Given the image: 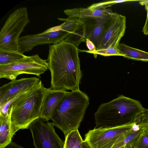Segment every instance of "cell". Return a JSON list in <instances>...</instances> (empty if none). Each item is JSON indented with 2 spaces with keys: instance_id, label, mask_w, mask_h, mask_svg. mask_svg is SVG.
I'll list each match as a JSON object with an SVG mask.
<instances>
[{
  "instance_id": "obj_5",
  "label": "cell",
  "mask_w": 148,
  "mask_h": 148,
  "mask_svg": "<svg viewBox=\"0 0 148 148\" xmlns=\"http://www.w3.org/2000/svg\"><path fill=\"white\" fill-rule=\"evenodd\" d=\"M26 8L20 7L9 16L0 32V51H19L20 36L29 22Z\"/></svg>"
},
{
  "instance_id": "obj_18",
  "label": "cell",
  "mask_w": 148,
  "mask_h": 148,
  "mask_svg": "<svg viewBox=\"0 0 148 148\" xmlns=\"http://www.w3.org/2000/svg\"><path fill=\"white\" fill-rule=\"evenodd\" d=\"M26 56L19 51L11 52L0 51V65L11 64Z\"/></svg>"
},
{
  "instance_id": "obj_16",
  "label": "cell",
  "mask_w": 148,
  "mask_h": 148,
  "mask_svg": "<svg viewBox=\"0 0 148 148\" xmlns=\"http://www.w3.org/2000/svg\"><path fill=\"white\" fill-rule=\"evenodd\" d=\"M119 53L125 58L135 60L148 62V52L134 48L122 43L118 47Z\"/></svg>"
},
{
  "instance_id": "obj_22",
  "label": "cell",
  "mask_w": 148,
  "mask_h": 148,
  "mask_svg": "<svg viewBox=\"0 0 148 148\" xmlns=\"http://www.w3.org/2000/svg\"><path fill=\"white\" fill-rule=\"evenodd\" d=\"M82 52L93 54H99L104 56H122L119 52L118 48L110 47L106 49H102L96 50L95 51L90 50H81Z\"/></svg>"
},
{
  "instance_id": "obj_14",
  "label": "cell",
  "mask_w": 148,
  "mask_h": 148,
  "mask_svg": "<svg viewBox=\"0 0 148 148\" xmlns=\"http://www.w3.org/2000/svg\"><path fill=\"white\" fill-rule=\"evenodd\" d=\"M68 91L46 88L42 101L40 118L49 121L60 102Z\"/></svg>"
},
{
  "instance_id": "obj_9",
  "label": "cell",
  "mask_w": 148,
  "mask_h": 148,
  "mask_svg": "<svg viewBox=\"0 0 148 148\" xmlns=\"http://www.w3.org/2000/svg\"><path fill=\"white\" fill-rule=\"evenodd\" d=\"M67 35V32L62 29L61 25L54 26L41 33L20 37L19 40V50L23 53L31 50L37 45L45 44H53L64 40Z\"/></svg>"
},
{
  "instance_id": "obj_17",
  "label": "cell",
  "mask_w": 148,
  "mask_h": 148,
  "mask_svg": "<svg viewBox=\"0 0 148 148\" xmlns=\"http://www.w3.org/2000/svg\"><path fill=\"white\" fill-rule=\"evenodd\" d=\"M106 21L96 22L91 30L87 33L86 38L93 42L96 47V50L99 49L102 43Z\"/></svg>"
},
{
  "instance_id": "obj_1",
  "label": "cell",
  "mask_w": 148,
  "mask_h": 148,
  "mask_svg": "<svg viewBox=\"0 0 148 148\" xmlns=\"http://www.w3.org/2000/svg\"><path fill=\"white\" fill-rule=\"evenodd\" d=\"M78 47L63 40L49 47L47 61L51 88L71 91L79 89L82 77Z\"/></svg>"
},
{
  "instance_id": "obj_23",
  "label": "cell",
  "mask_w": 148,
  "mask_h": 148,
  "mask_svg": "<svg viewBox=\"0 0 148 148\" xmlns=\"http://www.w3.org/2000/svg\"><path fill=\"white\" fill-rule=\"evenodd\" d=\"M129 0L109 1L105 2L95 3L92 4L87 8L91 10H99L106 9L115 4L130 1Z\"/></svg>"
},
{
  "instance_id": "obj_20",
  "label": "cell",
  "mask_w": 148,
  "mask_h": 148,
  "mask_svg": "<svg viewBox=\"0 0 148 148\" xmlns=\"http://www.w3.org/2000/svg\"><path fill=\"white\" fill-rule=\"evenodd\" d=\"M132 144L133 148H148V134L143 130Z\"/></svg>"
},
{
  "instance_id": "obj_3",
  "label": "cell",
  "mask_w": 148,
  "mask_h": 148,
  "mask_svg": "<svg viewBox=\"0 0 148 148\" xmlns=\"http://www.w3.org/2000/svg\"><path fill=\"white\" fill-rule=\"evenodd\" d=\"M46 89L41 82L9 103L6 111L8 110L10 112L13 136L19 130L28 129L33 121L40 118Z\"/></svg>"
},
{
  "instance_id": "obj_24",
  "label": "cell",
  "mask_w": 148,
  "mask_h": 148,
  "mask_svg": "<svg viewBox=\"0 0 148 148\" xmlns=\"http://www.w3.org/2000/svg\"><path fill=\"white\" fill-rule=\"evenodd\" d=\"M136 124L140 129L148 134V108H145L140 118Z\"/></svg>"
},
{
  "instance_id": "obj_15",
  "label": "cell",
  "mask_w": 148,
  "mask_h": 148,
  "mask_svg": "<svg viewBox=\"0 0 148 148\" xmlns=\"http://www.w3.org/2000/svg\"><path fill=\"white\" fill-rule=\"evenodd\" d=\"M6 115L0 111V148H3L12 141L13 136L10 122V112L8 110Z\"/></svg>"
},
{
  "instance_id": "obj_29",
  "label": "cell",
  "mask_w": 148,
  "mask_h": 148,
  "mask_svg": "<svg viewBox=\"0 0 148 148\" xmlns=\"http://www.w3.org/2000/svg\"><path fill=\"white\" fill-rule=\"evenodd\" d=\"M132 142L126 144L123 148H133Z\"/></svg>"
},
{
  "instance_id": "obj_11",
  "label": "cell",
  "mask_w": 148,
  "mask_h": 148,
  "mask_svg": "<svg viewBox=\"0 0 148 148\" xmlns=\"http://www.w3.org/2000/svg\"><path fill=\"white\" fill-rule=\"evenodd\" d=\"M126 28L125 16L114 12L105 23L103 41L99 49L110 47L118 48Z\"/></svg>"
},
{
  "instance_id": "obj_7",
  "label": "cell",
  "mask_w": 148,
  "mask_h": 148,
  "mask_svg": "<svg viewBox=\"0 0 148 148\" xmlns=\"http://www.w3.org/2000/svg\"><path fill=\"white\" fill-rule=\"evenodd\" d=\"M135 123L113 127H95L85 134L84 140L92 148H112L133 130Z\"/></svg>"
},
{
  "instance_id": "obj_21",
  "label": "cell",
  "mask_w": 148,
  "mask_h": 148,
  "mask_svg": "<svg viewBox=\"0 0 148 148\" xmlns=\"http://www.w3.org/2000/svg\"><path fill=\"white\" fill-rule=\"evenodd\" d=\"M143 131V130L140 129L137 130H133L127 134L122 141L114 145L112 148H120L124 147L126 144L132 142Z\"/></svg>"
},
{
  "instance_id": "obj_28",
  "label": "cell",
  "mask_w": 148,
  "mask_h": 148,
  "mask_svg": "<svg viewBox=\"0 0 148 148\" xmlns=\"http://www.w3.org/2000/svg\"><path fill=\"white\" fill-rule=\"evenodd\" d=\"M82 148H92L88 143L86 140H83L82 142Z\"/></svg>"
},
{
  "instance_id": "obj_12",
  "label": "cell",
  "mask_w": 148,
  "mask_h": 148,
  "mask_svg": "<svg viewBox=\"0 0 148 148\" xmlns=\"http://www.w3.org/2000/svg\"><path fill=\"white\" fill-rule=\"evenodd\" d=\"M58 19L64 22L61 25L62 29L68 33L64 40L77 47L82 42L86 41L87 33L86 24L84 21L68 18H58Z\"/></svg>"
},
{
  "instance_id": "obj_30",
  "label": "cell",
  "mask_w": 148,
  "mask_h": 148,
  "mask_svg": "<svg viewBox=\"0 0 148 148\" xmlns=\"http://www.w3.org/2000/svg\"><path fill=\"white\" fill-rule=\"evenodd\" d=\"M123 147H121V148H123Z\"/></svg>"
},
{
  "instance_id": "obj_26",
  "label": "cell",
  "mask_w": 148,
  "mask_h": 148,
  "mask_svg": "<svg viewBox=\"0 0 148 148\" xmlns=\"http://www.w3.org/2000/svg\"><path fill=\"white\" fill-rule=\"evenodd\" d=\"M146 11L147 13L146 19L142 30L143 34L145 35H148V9L146 10Z\"/></svg>"
},
{
  "instance_id": "obj_19",
  "label": "cell",
  "mask_w": 148,
  "mask_h": 148,
  "mask_svg": "<svg viewBox=\"0 0 148 148\" xmlns=\"http://www.w3.org/2000/svg\"><path fill=\"white\" fill-rule=\"evenodd\" d=\"M83 140L78 130L73 131L65 137L64 148H82Z\"/></svg>"
},
{
  "instance_id": "obj_27",
  "label": "cell",
  "mask_w": 148,
  "mask_h": 148,
  "mask_svg": "<svg viewBox=\"0 0 148 148\" xmlns=\"http://www.w3.org/2000/svg\"><path fill=\"white\" fill-rule=\"evenodd\" d=\"M3 148H25L16 143L11 141L9 144Z\"/></svg>"
},
{
  "instance_id": "obj_25",
  "label": "cell",
  "mask_w": 148,
  "mask_h": 148,
  "mask_svg": "<svg viewBox=\"0 0 148 148\" xmlns=\"http://www.w3.org/2000/svg\"><path fill=\"white\" fill-rule=\"evenodd\" d=\"M86 45L89 50L95 51L96 50V47L92 42L88 38H86Z\"/></svg>"
},
{
  "instance_id": "obj_8",
  "label": "cell",
  "mask_w": 148,
  "mask_h": 148,
  "mask_svg": "<svg viewBox=\"0 0 148 148\" xmlns=\"http://www.w3.org/2000/svg\"><path fill=\"white\" fill-rule=\"evenodd\" d=\"M52 122L39 118L28 129L30 130L35 148H64V143L56 132Z\"/></svg>"
},
{
  "instance_id": "obj_13",
  "label": "cell",
  "mask_w": 148,
  "mask_h": 148,
  "mask_svg": "<svg viewBox=\"0 0 148 148\" xmlns=\"http://www.w3.org/2000/svg\"><path fill=\"white\" fill-rule=\"evenodd\" d=\"M64 13L70 19H76L84 21L86 19L95 20L96 22L107 21L114 14L110 9L91 10L88 8H76L66 9Z\"/></svg>"
},
{
  "instance_id": "obj_4",
  "label": "cell",
  "mask_w": 148,
  "mask_h": 148,
  "mask_svg": "<svg viewBox=\"0 0 148 148\" xmlns=\"http://www.w3.org/2000/svg\"><path fill=\"white\" fill-rule=\"evenodd\" d=\"M89 103L88 95L80 89L67 92L54 111L51 120L65 137L78 130Z\"/></svg>"
},
{
  "instance_id": "obj_2",
  "label": "cell",
  "mask_w": 148,
  "mask_h": 148,
  "mask_svg": "<svg viewBox=\"0 0 148 148\" xmlns=\"http://www.w3.org/2000/svg\"><path fill=\"white\" fill-rule=\"evenodd\" d=\"M145 108L140 102L121 95L101 104L94 114L96 128L136 123Z\"/></svg>"
},
{
  "instance_id": "obj_6",
  "label": "cell",
  "mask_w": 148,
  "mask_h": 148,
  "mask_svg": "<svg viewBox=\"0 0 148 148\" xmlns=\"http://www.w3.org/2000/svg\"><path fill=\"white\" fill-rule=\"evenodd\" d=\"M48 69L47 60L41 58L36 54L24 58L11 64L0 65V78L11 81L23 74L34 75L40 77Z\"/></svg>"
},
{
  "instance_id": "obj_10",
  "label": "cell",
  "mask_w": 148,
  "mask_h": 148,
  "mask_svg": "<svg viewBox=\"0 0 148 148\" xmlns=\"http://www.w3.org/2000/svg\"><path fill=\"white\" fill-rule=\"evenodd\" d=\"M42 82L36 77L12 80L0 87V111H3L11 100L27 92Z\"/></svg>"
}]
</instances>
